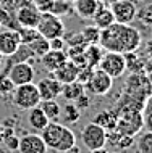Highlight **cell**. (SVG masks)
I'll use <instances>...</instances> for the list:
<instances>
[{"mask_svg": "<svg viewBox=\"0 0 152 153\" xmlns=\"http://www.w3.org/2000/svg\"><path fill=\"white\" fill-rule=\"evenodd\" d=\"M83 92H84V85L78 81H73V82H68V84L61 85V94L60 95H63L67 100L75 102Z\"/></svg>", "mask_w": 152, "mask_h": 153, "instance_id": "23", "label": "cell"}, {"mask_svg": "<svg viewBox=\"0 0 152 153\" xmlns=\"http://www.w3.org/2000/svg\"><path fill=\"white\" fill-rule=\"evenodd\" d=\"M142 26L146 27H151L152 29V2L151 3H146V5L139 7L136 10V18Z\"/></svg>", "mask_w": 152, "mask_h": 153, "instance_id": "26", "label": "cell"}, {"mask_svg": "<svg viewBox=\"0 0 152 153\" xmlns=\"http://www.w3.org/2000/svg\"><path fill=\"white\" fill-rule=\"evenodd\" d=\"M99 2H100L104 7H110V5H112V3L115 2V0H99Z\"/></svg>", "mask_w": 152, "mask_h": 153, "instance_id": "39", "label": "cell"}, {"mask_svg": "<svg viewBox=\"0 0 152 153\" xmlns=\"http://www.w3.org/2000/svg\"><path fill=\"white\" fill-rule=\"evenodd\" d=\"M109 153H120V152H109Z\"/></svg>", "mask_w": 152, "mask_h": 153, "instance_id": "43", "label": "cell"}, {"mask_svg": "<svg viewBox=\"0 0 152 153\" xmlns=\"http://www.w3.org/2000/svg\"><path fill=\"white\" fill-rule=\"evenodd\" d=\"M60 118H63L65 124H76L81 118V110L73 103H68L63 106V110H60Z\"/></svg>", "mask_w": 152, "mask_h": 153, "instance_id": "24", "label": "cell"}, {"mask_svg": "<svg viewBox=\"0 0 152 153\" xmlns=\"http://www.w3.org/2000/svg\"><path fill=\"white\" fill-rule=\"evenodd\" d=\"M2 63H3V55L0 53V66H2Z\"/></svg>", "mask_w": 152, "mask_h": 153, "instance_id": "42", "label": "cell"}, {"mask_svg": "<svg viewBox=\"0 0 152 153\" xmlns=\"http://www.w3.org/2000/svg\"><path fill=\"white\" fill-rule=\"evenodd\" d=\"M113 87V77H110L107 73H104L99 68H94L91 73V77L84 84V90L96 97L107 95Z\"/></svg>", "mask_w": 152, "mask_h": 153, "instance_id": "5", "label": "cell"}, {"mask_svg": "<svg viewBox=\"0 0 152 153\" xmlns=\"http://www.w3.org/2000/svg\"><path fill=\"white\" fill-rule=\"evenodd\" d=\"M34 76H36V71L29 61H19V63L11 65L7 73V77L13 82L15 87L23 84H29V82L34 81Z\"/></svg>", "mask_w": 152, "mask_h": 153, "instance_id": "8", "label": "cell"}, {"mask_svg": "<svg viewBox=\"0 0 152 153\" xmlns=\"http://www.w3.org/2000/svg\"><path fill=\"white\" fill-rule=\"evenodd\" d=\"M40 110L44 111V114L47 116L49 121H58L60 119V105L57 100H40L39 103Z\"/></svg>", "mask_w": 152, "mask_h": 153, "instance_id": "20", "label": "cell"}, {"mask_svg": "<svg viewBox=\"0 0 152 153\" xmlns=\"http://www.w3.org/2000/svg\"><path fill=\"white\" fill-rule=\"evenodd\" d=\"M28 47H29V50L34 53L36 58H40V56L44 55V53H47L49 50H50V45H49V40L46 39V37L39 36L37 39L31 40L29 44H26Z\"/></svg>", "mask_w": 152, "mask_h": 153, "instance_id": "25", "label": "cell"}, {"mask_svg": "<svg viewBox=\"0 0 152 153\" xmlns=\"http://www.w3.org/2000/svg\"><path fill=\"white\" fill-rule=\"evenodd\" d=\"M102 47L99 44H94V45H88L84 50V58H86V66H89V68H97V65H99V60L102 56Z\"/></svg>", "mask_w": 152, "mask_h": 153, "instance_id": "22", "label": "cell"}, {"mask_svg": "<svg viewBox=\"0 0 152 153\" xmlns=\"http://www.w3.org/2000/svg\"><path fill=\"white\" fill-rule=\"evenodd\" d=\"M49 13L60 16V18L75 13V10H73V2H68V0H53L50 8H49Z\"/></svg>", "mask_w": 152, "mask_h": 153, "instance_id": "21", "label": "cell"}, {"mask_svg": "<svg viewBox=\"0 0 152 153\" xmlns=\"http://www.w3.org/2000/svg\"><path fill=\"white\" fill-rule=\"evenodd\" d=\"M0 29H2V24H0Z\"/></svg>", "mask_w": 152, "mask_h": 153, "instance_id": "45", "label": "cell"}, {"mask_svg": "<svg viewBox=\"0 0 152 153\" xmlns=\"http://www.w3.org/2000/svg\"><path fill=\"white\" fill-rule=\"evenodd\" d=\"M11 100L16 108L28 111L34 106H37L40 103V95L39 90L36 87V84H23V85H16L15 90L11 92Z\"/></svg>", "mask_w": 152, "mask_h": 153, "instance_id": "3", "label": "cell"}, {"mask_svg": "<svg viewBox=\"0 0 152 153\" xmlns=\"http://www.w3.org/2000/svg\"><path fill=\"white\" fill-rule=\"evenodd\" d=\"M75 105H76L79 110H83V108H88V106L91 105V97H89V94L86 92V90H84V92L79 95V97L76 98V100H75Z\"/></svg>", "mask_w": 152, "mask_h": 153, "instance_id": "31", "label": "cell"}, {"mask_svg": "<svg viewBox=\"0 0 152 153\" xmlns=\"http://www.w3.org/2000/svg\"><path fill=\"white\" fill-rule=\"evenodd\" d=\"M141 32L131 24L113 23L112 26L100 31L99 45L104 52H117V53H130L136 52L141 47Z\"/></svg>", "mask_w": 152, "mask_h": 153, "instance_id": "1", "label": "cell"}, {"mask_svg": "<svg viewBox=\"0 0 152 153\" xmlns=\"http://www.w3.org/2000/svg\"><path fill=\"white\" fill-rule=\"evenodd\" d=\"M99 69H102L104 73H107L110 77H121L126 73V61L123 53L117 52H105L102 53L100 60H99Z\"/></svg>", "mask_w": 152, "mask_h": 153, "instance_id": "7", "label": "cell"}, {"mask_svg": "<svg viewBox=\"0 0 152 153\" xmlns=\"http://www.w3.org/2000/svg\"><path fill=\"white\" fill-rule=\"evenodd\" d=\"M29 3H32V0H13L15 11L18 10V8H21V7H26V5H29Z\"/></svg>", "mask_w": 152, "mask_h": 153, "instance_id": "36", "label": "cell"}, {"mask_svg": "<svg viewBox=\"0 0 152 153\" xmlns=\"http://www.w3.org/2000/svg\"><path fill=\"white\" fill-rule=\"evenodd\" d=\"M78 71H79V66H76L71 60L68 58L63 65H60L55 71H52V76L55 77L60 84H68V82L76 81Z\"/></svg>", "mask_w": 152, "mask_h": 153, "instance_id": "14", "label": "cell"}, {"mask_svg": "<svg viewBox=\"0 0 152 153\" xmlns=\"http://www.w3.org/2000/svg\"><path fill=\"white\" fill-rule=\"evenodd\" d=\"M18 32H19V39H21V44H29L31 40L37 39V37L40 36L36 27H19Z\"/></svg>", "mask_w": 152, "mask_h": 153, "instance_id": "29", "label": "cell"}, {"mask_svg": "<svg viewBox=\"0 0 152 153\" xmlns=\"http://www.w3.org/2000/svg\"><path fill=\"white\" fill-rule=\"evenodd\" d=\"M68 2H75V0H68Z\"/></svg>", "mask_w": 152, "mask_h": 153, "instance_id": "44", "label": "cell"}, {"mask_svg": "<svg viewBox=\"0 0 152 153\" xmlns=\"http://www.w3.org/2000/svg\"><path fill=\"white\" fill-rule=\"evenodd\" d=\"M117 121H118V116L110 110H104L100 113L96 114V118L92 119V123L99 124L100 127H104L105 131H115L117 127Z\"/></svg>", "mask_w": 152, "mask_h": 153, "instance_id": "19", "label": "cell"}, {"mask_svg": "<svg viewBox=\"0 0 152 153\" xmlns=\"http://www.w3.org/2000/svg\"><path fill=\"white\" fill-rule=\"evenodd\" d=\"M91 153H109L105 150V148H99V150H94V152H91Z\"/></svg>", "mask_w": 152, "mask_h": 153, "instance_id": "41", "label": "cell"}, {"mask_svg": "<svg viewBox=\"0 0 152 153\" xmlns=\"http://www.w3.org/2000/svg\"><path fill=\"white\" fill-rule=\"evenodd\" d=\"M18 142H19V139L15 137V135H10V137L5 140L7 148H10V150H18Z\"/></svg>", "mask_w": 152, "mask_h": 153, "instance_id": "34", "label": "cell"}, {"mask_svg": "<svg viewBox=\"0 0 152 153\" xmlns=\"http://www.w3.org/2000/svg\"><path fill=\"white\" fill-rule=\"evenodd\" d=\"M61 85L63 84H60L55 77L50 76V77L40 79L37 84H36V87L39 90L40 100H57V97L61 94Z\"/></svg>", "mask_w": 152, "mask_h": 153, "instance_id": "13", "label": "cell"}, {"mask_svg": "<svg viewBox=\"0 0 152 153\" xmlns=\"http://www.w3.org/2000/svg\"><path fill=\"white\" fill-rule=\"evenodd\" d=\"M16 23L19 27H36L40 19V11L34 7V3H29L26 7H21L15 13Z\"/></svg>", "mask_w": 152, "mask_h": 153, "instance_id": "12", "label": "cell"}, {"mask_svg": "<svg viewBox=\"0 0 152 153\" xmlns=\"http://www.w3.org/2000/svg\"><path fill=\"white\" fill-rule=\"evenodd\" d=\"M40 137L44 139L47 148L65 153L70 150L73 145H76V135L70 127H67L65 124H60L58 121H52L49 123L42 131H40Z\"/></svg>", "mask_w": 152, "mask_h": 153, "instance_id": "2", "label": "cell"}, {"mask_svg": "<svg viewBox=\"0 0 152 153\" xmlns=\"http://www.w3.org/2000/svg\"><path fill=\"white\" fill-rule=\"evenodd\" d=\"M19 153H47V145L40 134H24L18 142Z\"/></svg>", "mask_w": 152, "mask_h": 153, "instance_id": "11", "label": "cell"}, {"mask_svg": "<svg viewBox=\"0 0 152 153\" xmlns=\"http://www.w3.org/2000/svg\"><path fill=\"white\" fill-rule=\"evenodd\" d=\"M142 126H144L146 131L152 132V111H149V113L146 114V118L142 119Z\"/></svg>", "mask_w": 152, "mask_h": 153, "instance_id": "35", "label": "cell"}, {"mask_svg": "<svg viewBox=\"0 0 152 153\" xmlns=\"http://www.w3.org/2000/svg\"><path fill=\"white\" fill-rule=\"evenodd\" d=\"M115 145H117L118 148H131L134 145V137L130 134H120L117 139V142H115Z\"/></svg>", "mask_w": 152, "mask_h": 153, "instance_id": "30", "label": "cell"}, {"mask_svg": "<svg viewBox=\"0 0 152 153\" xmlns=\"http://www.w3.org/2000/svg\"><path fill=\"white\" fill-rule=\"evenodd\" d=\"M147 87H149V94H152V73H149L147 74Z\"/></svg>", "mask_w": 152, "mask_h": 153, "instance_id": "38", "label": "cell"}, {"mask_svg": "<svg viewBox=\"0 0 152 153\" xmlns=\"http://www.w3.org/2000/svg\"><path fill=\"white\" fill-rule=\"evenodd\" d=\"M144 55L147 58H152V39H149L144 45Z\"/></svg>", "mask_w": 152, "mask_h": 153, "instance_id": "37", "label": "cell"}, {"mask_svg": "<svg viewBox=\"0 0 152 153\" xmlns=\"http://www.w3.org/2000/svg\"><path fill=\"white\" fill-rule=\"evenodd\" d=\"M65 153H79V148H78L76 145H73L71 148H70V150H67Z\"/></svg>", "mask_w": 152, "mask_h": 153, "instance_id": "40", "label": "cell"}, {"mask_svg": "<svg viewBox=\"0 0 152 153\" xmlns=\"http://www.w3.org/2000/svg\"><path fill=\"white\" fill-rule=\"evenodd\" d=\"M67 60H68V55L65 50H49L47 53H44V55L40 56V61H42L44 68L50 73L55 71V69L58 68L60 65H63Z\"/></svg>", "mask_w": 152, "mask_h": 153, "instance_id": "16", "label": "cell"}, {"mask_svg": "<svg viewBox=\"0 0 152 153\" xmlns=\"http://www.w3.org/2000/svg\"><path fill=\"white\" fill-rule=\"evenodd\" d=\"M36 29L42 37H46L47 40L57 39V37H63L65 36V24L61 21L60 16H55L49 11H42L40 13V19L36 26Z\"/></svg>", "mask_w": 152, "mask_h": 153, "instance_id": "4", "label": "cell"}, {"mask_svg": "<svg viewBox=\"0 0 152 153\" xmlns=\"http://www.w3.org/2000/svg\"><path fill=\"white\" fill-rule=\"evenodd\" d=\"M81 32V37L88 45H94V44H99V37H100V29L97 26H86Z\"/></svg>", "mask_w": 152, "mask_h": 153, "instance_id": "27", "label": "cell"}, {"mask_svg": "<svg viewBox=\"0 0 152 153\" xmlns=\"http://www.w3.org/2000/svg\"><path fill=\"white\" fill-rule=\"evenodd\" d=\"M28 111H29V114H28V123H29V126H31L34 131L40 132L49 123H50V121L47 119V116L44 114V111L40 110L39 105L34 106V108H31V110H28Z\"/></svg>", "mask_w": 152, "mask_h": 153, "instance_id": "17", "label": "cell"}, {"mask_svg": "<svg viewBox=\"0 0 152 153\" xmlns=\"http://www.w3.org/2000/svg\"><path fill=\"white\" fill-rule=\"evenodd\" d=\"M136 147L139 153H152V132H141L136 140Z\"/></svg>", "mask_w": 152, "mask_h": 153, "instance_id": "28", "label": "cell"}, {"mask_svg": "<svg viewBox=\"0 0 152 153\" xmlns=\"http://www.w3.org/2000/svg\"><path fill=\"white\" fill-rule=\"evenodd\" d=\"M81 142L89 152L104 148L107 143V131L96 123L86 124L81 131Z\"/></svg>", "mask_w": 152, "mask_h": 153, "instance_id": "6", "label": "cell"}, {"mask_svg": "<svg viewBox=\"0 0 152 153\" xmlns=\"http://www.w3.org/2000/svg\"><path fill=\"white\" fill-rule=\"evenodd\" d=\"M49 45H50V50H65L67 42L63 40V37H57V39L49 40Z\"/></svg>", "mask_w": 152, "mask_h": 153, "instance_id": "32", "label": "cell"}, {"mask_svg": "<svg viewBox=\"0 0 152 153\" xmlns=\"http://www.w3.org/2000/svg\"><path fill=\"white\" fill-rule=\"evenodd\" d=\"M100 7H104L99 0H75L73 10L81 19H92V16L97 13Z\"/></svg>", "mask_w": 152, "mask_h": 153, "instance_id": "15", "label": "cell"}, {"mask_svg": "<svg viewBox=\"0 0 152 153\" xmlns=\"http://www.w3.org/2000/svg\"><path fill=\"white\" fill-rule=\"evenodd\" d=\"M110 10L113 13L115 23L121 24H131L136 18V3L133 0H115L110 5Z\"/></svg>", "mask_w": 152, "mask_h": 153, "instance_id": "9", "label": "cell"}, {"mask_svg": "<svg viewBox=\"0 0 152 153\" xmlns=\"http://www.w3.org/2000/svg\"><path fill=\"white\" fill-rule=\"evenodd\" d=\"M19 45H21V39L18 29H8V27L0 29V53L3 56L13 55Z\"/></svg>", "mask_w": 152, "mask_h": 153, "instance_id": "10", "label": "cell"}, {"mask_svg": "<svg viewBox=\"0 0 152 153\" xmlns=\"http://www.w3.org/2000/svg\"><path fill=\"white\" fill-rule=\"evenodd\" d=\"M92 21H94V26H97L100 31L112 26L115 23V18H113V13L110 10V7H100L97 10V13L92 16Z\"/></svg>", "mask_w": 152, "mask_h": 153, "instance_id": "18", "label": "cell"}, {"mask_svg": "<svg viewBox=\"0 0 152 153\" xmlns=\"http://www.w3.org/2000/svg\"><path fill=\"white\" fill-rule=\"evenodd\" d=\"M53 0H32V3H34V7L37 8V10L42 13V11H49V8H50Z\"/></svg>", "mask_w": 152, "mask_h": 153, "instance_id": "33", "label": "cell"}]
</instances>
